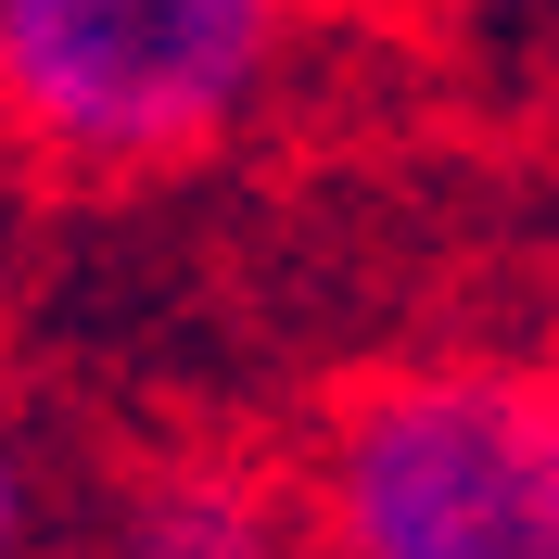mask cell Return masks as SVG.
Wrapping results in <instances>:
<instances>
[{
    "label": "cell",
    "instance_id": "obj_1",
    "mask_svg": "<svg viewBox=\"0 0 559 559\" xmlns=\"http://www.w3.org/2000/svg\"><path fill=\"white\" fill-rule=\"evenodd\" d=\"M331 559H559V369L369 382L318 457Z\"/></svg>",
    "mask_w": 559,
    "mask_h": 559
},
{
    "label": "cell",
    "instance_id": "obj_2",
    "mask_svg": "<svg viewBox=\"0 0 559 559\" xmlns=\"http://www.w3.org/2000/svg\"><path fill=\"white\" fill-rule=\"evenodd\" d=\"M267 0H0V115L76 166L191 153L267 90Z\"/></svg>",
    "mask_w": 559,
    "mask_h": 559
},
{
    "label": "cell",
    "instance_id": "obj_3",
    "mask_svg": "<svg viewBox=\"0 0 559 559\" xmlns=\"http://www.w3.org/2000/svg\"><path fill=\"white\" fill-rule=\"evenodd\" d=\"M103 559H293V509L267 471L229 457H153L103 509Z\"/></svg>",
    "mask_w": 559,
    "mask_h": 559
},
{
    "label": "cell",
    "instance_id": "obj_4",
    "mask_svg": "<svg viewBox=\"0 0 559 559\" xmlns=\"http://www.w3.org/2000/svg\"><path fill=\"white\" fill-rule=\"evenodd\" d=\"M26 547H38V471L13 445V419H0V559H26Z\"/></svg>",
    "mask_w": 559,
    "mask_h": 559
},
{
    "label": "cell",
    "instance_id": "obj_5",
    "mask_svg": "<svg viewBox=\"0 0 559 559\" xmlns=\"http://www.w3.org/2000/svg\"><path fill=\"white\" fill-rule=\"evenodd\" d=\"M547 76H559V38H547Z\"/></svg>",
    "mask_w": 559,
    "mask_h": 559
}]
</instances>
